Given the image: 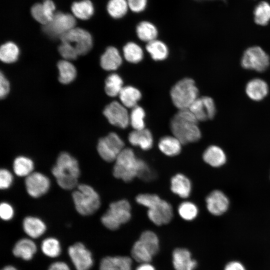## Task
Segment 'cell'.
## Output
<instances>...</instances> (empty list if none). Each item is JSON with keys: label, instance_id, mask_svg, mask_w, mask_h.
Masks as SVG:
<instances>
[{"label": "cell", "instance_id": "obj_25", "mask_svg": "<svg viewBox=\"0 0 270 270\" xmlns=\"http://www.w3.org/2000/svg\"><path fill=\"white\" fill-rule=\"evenodd\" d=\"M36 251V246L33 241L28 238H22L16 244L12 252L16 256L28 260L32 258Z\"/></svg>", "mask_w": 270, "mask_h": 270}, {"label": "cell", "instance_id": "obj_22", "mask_svg": "<svg viewBox=\"0 0 270 270\" xmlns=\"http://www.w3.org/2000/svg\"><path fill=\"white\" fill-rule=\"evenodd\" d=\"M267 84L260 78H254L249 81L246 87V92L252 100L259 101L264 98L268 94Z\"/></svg>", "mask_w": 270, "mask_h": 270}, {"label": "cell", "instance_id": "obj_41", "mask_svg": "<svg viewBox=\"0 0 270 270\" xmlns=\"http://www.w3.org/2000/svg\"><path fill=\"white\" fill-rule=\"evenodd\" d=\"M41 248L43 253L50 258L57 257L61 252L59 242L53 238L44 240L42 243Z\"/></svg>", "mask_w": 270, "mask_h": 270}, {"label": "cell", "instance_id": "obj_26", "mask_svg": "<svg viewBox=\"0 0 270 270\" xmlns=\"http://www.w3.org/2000/svg\"><path fill=\"white\" fill-rule=\"evenodd\" d=\"M182 142L175 136H166L159 140L158 146L164 154L172 156L178 154L182 150Z\"/></svg>", "mask_w": 270, "mask_h": 270}, {"label": "cell", "instance_id": "obj_3", "mask_svg": "<svg viewBox=\"0 0 270 270\" xmlns=\"http://www.w3.org/2000/svg\"><path fill=\"white\" fill-rule=\"evenodd\" d=\"M136 200L138 204L148 208V216L155 224H166L172 220L173 210L171 204L158 195L140 194L136 196Z\"/></svg>", "mask_w": 270, "mask_h": 270}, {"label": "cell", "instance_id": "obj_43", "mask_svg": "<svg viewBox=\"0 0 270 270\" xmlns=\"http://www.w3.org/2000/svg\"><path fill=\"white\" fill-rule=\"evenodd\" d=\"M58 50L60 54L67 60H75L78 56L75 48L66 42H62Z\"/></svg>", "mask_w": 270, "mask_h": 270}, {"label": "cell", "instance_id": "obj_54", "mask_svg": "<svg viewBox=\"0 0 270 270\" xmlns=\"http://www.w3.org/2000/svg\"><path fill=\"white\" fill-rule=\"evenodd\" d=\"M2 270H17L14 267L11 266H8L6 267H4L3 269Z\"/></svg>", "mask_w": 270, "mask_h": 270}, {"label": "cell", "instance_id": "obj_39", "mask_svg": "<svg viewBox=\"0 0 270 270\" xmlns=\"http://www.w3.org/2000/svg\"><path fill=\"white\" fill-rule=\"evenodd\" d=\"M139 240L147 248L152 256L156 254L159 249V241L156 234L150 230L143 232Z\"/></svg>", "mask_w": 270, "mask_h": 270}, {"label": "cell", "instance_id": "obj_49", "mask_svg": "<svg viewBox=\"0 0 270 270\" xmlns=\"http://www.w3.org/2000/svg\"><path fill=\"white\" fill-rule=\"evenodd\" d=\"M42 6L45 14L50 22L54 14L55 5L52 0H45L42 4Z\"/></svg>", "mask_w": 270, "mask_h": 270}, {"label": "cell", "instance_id": "obj_4", "mask_svg": "<svg viewBox=\"0 0 270 270\" xmlns=\"http://www.w3.org/2000/svg\"><path fill=\"white\" fill-rule=\"evenodd\" d=\"M72 196L76 209L81 215L92 214L100 207V200L98 193L88 184H78Z\"/></svg>", "mask_w": 270, "mask_h": 270}, {"label": "cell", "instance_id": "obj_46", "mask_svg": "<svg viewBox=\"0 0 270 270\" xmlns=\"http://www.w3.org/2000/svg\"><path fill=\"white\" fill-rule=\"evenodd\" d=\"M13 182V176L8 170L2 168L0 170V188L2 190L8 188Z\"/></svg>", "mask_w": 270, "mask_h": 270}, {"label": "cell", "instance_id": "obj_8", "mask_svg": "<svg viewBox=\"0 0 270 270\" xmlns=\"http://www.w3.org/2000/svg\"><path fill=\"white\" fill-rule=\"evenodd\" d=\"M124 143L115 132H110L100 138L97 144V150L100 156L106 162L115 161L120 152L124 148Z\"/></svg>", "mask_w": 270, "mask_h": 270}, {"label": "cell", "instance_id": "obj_18", "mask_svg": "<svg viewBox=\"0 0 270 270\" xmlns=\"http://www.w3.org/2000/svg\"><path fill=\"white\" fill-rule=\"evenodd\" d=\"M128 140L132 145L144 150L150 149L154 142L151 132L146 128L132 131L128 134Z\"/></svg>", "mask_w": 270, "mask_h": 270}, {"label": "cell", "instance_id": "obj_45", "mask_svg": "<svg viewBox=\"0 0 270 270\" xmlns=\"http://www.w3.org/2000/svg\"><path fill=\"white\" fill-rule=\"evenodd\" d=\"M31 14L33 18L44 26L49 23L42 6V4H36L31 8Z\"/></svg>", "mask_w": 270, "mask_h": 270}, {"label": "cell", "instance_id": "obj_6", "mask_svg": "<svg viewBox=\"0 0 270 270\" xmlns=\"http://www.w3.org/2000/svg\"><path fill=\"white\" fill-rule=\"evenodd\" d=\"M140 158L130 148H124L115 160L113 174L117 178L126 182L132 181L137 176Z\"/></svg>", "mask_w": 270, "mask_h": 270}, {"label": "cell", "instance_id": "obj_16", "mask_svg": "<svg viewBox=\"0 0 270 270\" xmlns=\"http://www.w3.org/2000/svg\"><path fill=\"white\" fill-rule=\"evenodd\" d=\"M206 208L212 214L220 216L228 209L229 200L226 195L222 191L214 190L206 198Z\"/></svg>", "mask_w": 270, "mask_h": 270}, {"label": "cell", "instance_id": "obj_51", "mask_svg": "<svg viewBox=\"0 0 270 270\" xmlns=\"http://www.w3.org/2000/svg\"><path fill=\"white\" fill-rule=\"evenodd\" d=\"M48 270H70L68 265L62 262H56L52 264Z\"/></svg>", "mask_w": 270, "mask_h": 270}, {"label": "cell", "instance_id": "obj_28", "mask_svg": "<svg viewBox=\"0 0 270 270\" xmlns=\"http://www.w3.org/2000/svg\"><path fill=\"white\" fill-rule=\"evenodd\" d=\"M34 163L30 158L20 156L14 159L13 162V170L14 174L20 177H26L33 172Z\"/></svg>", "mask_w": 270, "mask_h": 270}, {"label": "cell", "instance_id": "obj_47", "mask_svg": "<svg viewBox=\"0 0 270 270\" xmlns=\"http://www.w3.org/2000/svg\"><path fill=\"white\" fill-rule=\"evenodd\" d=\"M14 215L12 206L8 203L2 202L0 206V216L2 220H11Z\"/></svg>", "mask_w": 270, "mask_h": 270}, {"label": "cell", "instance_id": "obj_7", "mask_svg": "<svg viewBox=\"0 0 270 270\" xmlns=\"http://www.w3.org/2000/svg\"><path fill=\"white\" fill-rule=\"evenodd\" d=\"M131 206L126 200H120L110 204L109 208L101 218L102 224L108 229L116 230L129 221Z\"/></svg>", "mask_w": 270, "mask_h": 270}, {"label": "cell", "instance_id": "obj_2", "mask_svg": "<svg viewBox=\"0 0 270 270\" xmlns=\"http://www.w3.org/2000/svg\"><path fill=\"white\" fill-rule=\"evenodd\" d=\"M52 172L61 188L70 190L78 186L80 175L79 164L68 152H64L59 154Z\"/></svg>", "mask_w": 270, "mask_h": 270}, {"label": "cell", "instance_id": "obj_15", "mask_svg": "<svg viewBox=\"0 0 270 270\" xmlns=\"http://www.w3.org/2000/svg\"><path fill=\"white\" fill-rule=\"evenodd\" d=\"M188 110L198 121H205L214 118L216 108L214 100L209 96L197 98Z\"/></svg>", "mask_w": 270, "mask_h": 270}, {"label": "cell", "instance_id": "obj_30", "mask_svg": "<svg viewBox=\"0 0 270 270\" xmlns=\"http://www.w3.org/2000/svg\"><path fill=\"white\" fill-rule=\"evenodd\" d=\"M59 72V81L63 84L72 82L76 77V70L75 66L67 60H62L58 63Z\"/></svg>", "mask_w": 270, "mask_h": 270}, {"label": "cell", "instance_id": "obj_33", "mask_svg": "<svg viewBox=\"0 0 270 270\" xmlns=\"http://www.w3.org/2000/svg\"><path fill=\"white\" fill-rule=\"evenodd\" d=\"M124 58L128 62L136 64L140 62L144 58L142 48L134 42H128L123 48Z\"/></svg>", "mask_w": 270, "mask_h": 270}, {"label": "cell", "instance_id": "obj_5", "mask_svg": "<svg viewBox=\"0 0 270 270\" xmlns=\"http://www.w3.org/2000/svg\"><path fill=\"white\" fill-rule=\"evenodd\" d=\"M170 95L174 104L179 110L188 109L198 98V90L193 80L184 78L172 87Z\"/></svg>", "mask_w": 270, "mask_h": 270}, {"label": "cell", "instance_id": "obj_44", "mask_svg": "<svg viewBox=\"0 0 270 270\" xmlns=\"http://www.w3.org/2000/svg\"><path fill=\"white\" fill-rule=\"evenodd\" d=\"M137 176L144 180L148 181L154 178L155 174L148 164L144 160L140 159Z\"/></svg>", "mask_w": 270, "mask_h": 270}, {"label": "cell", "instance_id": "obj_13", "mask_svg": "<svg viewBox=\"0 0 270 270\" xmlns=\"http://www.w3.org/2000/svg\"><path fill=\"white\" fill-rule=\"evenodd\" d=\"M26 188L28 194L32 198H38L46 194L50 189V179L40 172H33L25 179Z\"/></svg>", "mask_w": 270, "mask_h": 270}, {"label": "cell", "instance_id": "obj_27", "mask_svg": "<svg viewBox=\"0 0 270 270\" xmlns=\"http://www.w3.org/2000/svg\"><path fill=\"white\" fill-rule=\"evenodd\" d=\"M118 96L121 103L126 108H132L137 106L142 98L140 92L130 86H124Z\"/></svg>", "mask_w": 270, "mask_h": 270}, {"label": "cell", "instance_id": "obj_19", "mask_svg": "<svg viewBox=\"0 0 270 270\" xmlns=\"http://www.w3.org/2000/svg\"><path fill=\"white\" fill-rule=\"evenodd\" d=\"M132 264L128 256H106L102 260L100 270H132Z\"/></svg>", "mask_w": 270, "mask_h": 270}, {"label": "cell", "instance_id": "obj_29", "mask_svg": "<svg viewBox=\"0 0 270 270\" xmlns=\"http://www.w3.org/2000/svg\"><path fill=\"white\" fill-rule=\"evenodd\" d=\"M146 50L154 60H162L168 54V50L166 45L162 42L154 40L146 45Z\"/></svg>", "mask_w": 270, "mask_h": 270}, {"label": "cell", "instance_id": "obj_17", "mask_svg": "<svg viewBox=\"0 0 270 270\" xmlns=\"http://www.w3.org/2000/svg\"><path fill=\"white\" fill-rule=\"evenodd\" d=\"M172 263L175 270H194L196 266V262L192 259L190 252L182 248L173 252Z\"/></svg>", "mask_w": 270, "mask_h": 270}, {"label": "cell", "instance_id": "obj_14", "mask_svg": "<svg viewBox=\"0 0 270 270\" xmlns=\"http://www.w3.org/2000/svg\"><path fill=\"white\" fill-rule=\"evenodd\" d=\"M69 256L76 270H89L93 264L91 252L81 242L69 247Z\"/></svg>", "mask_w": 270, "mask_h": 270}, {"label": "cell", "instance_id": "obj_21", "mask_svg": "<svg viewBox=\"0 0 270 270\" xmlns=\"http://www.w3.org/2000/svg\"><path fill=\"white\" fill-rule=\"evenodd\" d=\"M122 62V58L117 48L108 47L101 56L100 63L102 68L106 70H114L118 68Z\"/></svg>", "mask_w": 270, "mask_h": 270}, {"label": "cell", "instance_id": "obj_50", "mask_svg": "<svg viewBox=\"0 0 270 270\" xmlns=\"http://www.w3.org/2000/svg\"><path fill=\"white\" fill-rule=\"evenodd\" d=\"M10 84L4 75L1 72L0 76V96L4 98L10 91Z\"/></svg>", "mask_w": 270, "mask_h": 270}, {"label": "cell", "instance_id": "obj_10", "mask_svg": "<svg viewBox=\"0 0 270 270\" xmlns=\"http://www.w3.org/2000/svg\"><path fill=\"white\" fill-rule=\"evenodd\" d=\"M269 64V56L261 48L258 46L246 49L241 59L242 68L258 72L266 70Z\"/></svg>", "mask_w": 270, "mask_h": 270}, {"label": "cell", "instance_id": "obj_23", "mask_svg": "<svg viewBox=\"0 0 270 270\" xmlns=\"http://www.w3.org/2000/svg\"><path fill=\"white\" fill-rule=\"evenodd\" d=\"M22 226L26 234L34 238L41 236L46 230L44 222L40 218L32 216L24 218Z\"/></svg>", "mask_w": 270, "mask_h": 270}, {"label": "cell", "instance_id": "obj_34", "mask_svg": "<svg viewBox=\"0 0 270 270\" xmlns=\"http://www.w3.org/2000/svg\"><path fill=\"white\" fill-rule=\"evenodd\" d=\"M123 88V80L116 74H110L106 80L105 91L110 96L114 97L119 95Z\"/></svg>", "mask_w": 270, "mask_h": 270}, {"label": "cell", "instance_id": "obj_42", "mask_svg": "<svg viewBox=\"0 0 270 270\" xmlns=\"http://www.w3.org/2000/svg\"><path fill=\"white\" fill-rule=\"evenodd\" d=\"M178 212L180 216L184 220H192L198 214L196 206L190 202H184L178 207Z\"/></svg>", "mask_w": 270, "mask_h": 270}, {"label": "cell", "instance_id": "obj_31", "mask_svg": "<svg viewBox=\"0 0 270 270\" xmlns=\"http://www.w3.org/2000/svg\"><path fill=\"white\" fill-rule=\"evenodd\" d=\"M136 32L140 40L147 42L156 40L158 36L156 27L151 22L146 21L138 24L136 28Z\"/></svg>", "mask_w": 270, "mask_h": 270}, {"label": "cell", "instance_id": "obj_38", "mask_svg": "<svg viewBox=\"0 0 270 270\" xmlns=\"http://www.w3.org/2000/svg\"><path fill=\"white\" fill-rule=\"evenodd\" d=\"M145 112L140 106H136L133 108L130 114V124L134 130L145 128Z\"/></svg>", "mask_w": 270, "mask_h": 270}, {"label": "cell", "instance_id": "obj_53", "mask_svg": "<svg viewBox=\"0 0 270 270\" xmlns=\"http://www.w3.org/2000/svg\"><path fill=\"white\" fill-rule=\"evenodd\" d=\"M136 270H155V268L148 263H142L136 268Z\"/></svg>", "mask_w": 270, "mask_h": 270}, {"label": "cell", "instance_id": "obj_24", "mask_svg": "<svg viewBox=\"0 0 270 270\" xmlns=\"http://www.w3.org/2000/svg\"><path fill=\"white\" fill-rule=\"evenodd\" d=\"M202 158L206 163L215 168L224 165L226 159L224 150L217 146H208L204 150Z\"/></svg>", "mask_w": 270, "mask_h": 270}, {"label": "cell", "instance_id": "obj_37", "mask_svg": "<svg viewBox=\"0 0 270 270\" xmlns=\"http://www.w3.org/2000/svg\"><path fill=\"white\" fill-rule=\"evenodd\" d=\"M127 0H110L107 5L109 14L114 18L124 16L128 10Z\"/></svg>", "mask_w": 270, "mask_h": 270}, {"label": "cell", "instance_id": "obj_11", "mask_svg": "<svg viewBox=\"0 0 270 270\" xmlns=\"http://www.w3.org/2000/svg\"><path fill=\"white\" fill-rule=\"evenodd\" d=\"M62 42L70 44L76 50L78 55L86 54L92 46V39L86 30L74 28L60 38Z\"/></svg>", "mask_w": 270, "mask_h": 270}, {"label": "cell", "instance_id": "obj_48", "mask_svg": "<svg viewBox=\"0 0 270 270\" xmlns=\"http://www.w3.org/2000/svg\"><path fill=\"white\" fill-rule=\"evenodd\" d=\"M128 8L135 12L144 10L146 6L147 0H127Z\"/></svg>", "mask_w": 270, "mask_h": 270}, {"label": "cell", "instance_id": "obj_32", "mask_svg": "<svg viewBox=\"0 0 270 270\" xmlns=\"http://www.w3.org/2000/svg\"><path fill=\"white\" fill-rule=\"evenodd\" d=\"M74 16L78 18L85 20L90 18L94 13V6L89 0L74 2L72 6Z\"/></svg>", "mask_w": 270, "mask_h": 270}, {"label": "cell", "instance_id": "obj_12", "mask_svg": "<svg viewBox=\"0 0 270 270\" xmlns=\"http://www.w3.org/2000/svg\"><path fill=\"white\" fill-rule=\"evenodd\" d=\"M104 114L110 124L119 128H126L130 124V114L126 108L117 101L107 105Z\"/></svg>", "mask_w": 270, "mask_h": 270}, {"label": "cell", "instance_id": "obj_52", "mask_svg": "<svg viewBox=\"0 0 270 270\" xmlns=\"http://www.w3.org/2000/svg\"><path fill=\"white\" fill-rule=\"evenodd\" d=\"M224 270H246L244 266L240 262L234 261L228 263Z\"/></svg>", "mask_w": 270, "mask_h": 270}, {"label": "cell", "instance_id": "obj_40", "mask_svg": "<svg viewBox=\"0 0 270 270\" xmlns=\"http://www.w3.org/2000/svg\"><path fill=\"white\" fill-rule=\"evenodd\" d=\"M254 21L256 24L265 26L270 20V5L266 2L260 3L254 12Z\"/></svg>", "mask_w": 270, "mask_h": 270}, {"label": "cell", "instance_id": "obj_1", "mask_svg": "<svg viewBox=\"0 0 270 270\" xmlns=\"http://www.w3.org/2000/svg\"><path fill=\"white\" fill-rule=\"evenodd\" d=\"M198 122L188 109L180 110L172 118L170 130L182 144L196 142L201 138Z\"/></svg>", "mask_w": 270, "mask_h": 270}, {"label": "cell", "instance_id": "obj_36", "mask_svg": "<svg viewBox=\"0 0 270 270\" xmlns=\"http://www.w3.org/2000/svg\"><path fill=\"white\" fill-rule=\"evenodd\" d=\"M132 256L136 261L142 264L148 263L153 256L140 240L134 244L132 249Z\"/></svg>", "mask_w": 270, "mask_h": 270}, {"label": "cell", "instance_id": "obj_20", "mask_svg": "<svg viewBox=\"0 0 270 270\" xmlns=\"http://www.w3.org/2000/svg\"><path fill=\"white\" fill-rule=\"evenodd\" d=\"M170 190L182 198H188L192 190V184L189 178L182 174L173 176L170 180Z\"/></svg>", "mask_w": 270, "mask_h": 270}, {"label": "cell", "instance_id": "obj_35", "mask_svg": "<svg viewBox=\"0 0 270 270\" xmlns=\"http://www.w3.org/2000/svg\"><path fill=\"white\" fill-rule=\"evenodd\" d=\"M20 50L17 45L12 42H7L2 44L0 48V58L6 63H12L18 58Z\"/></svg>", "mask_w": 270, "mask_h": 270}, {"label": "cell", "instance_id": "obj_9", "mask_svg": "<svg viewBox=\"0 0 270 270\" xmlns=\"http://www.w3.org/2000/svg\"><path fill=\"white\" fill-rule=\"evenodd\" d=\"M76 20L70 14L54 13L52 20L44 26L43 30L51 38H60L63 34L75 28Z\"/></svg>", "mask_w": 270, "mask_h": 270}]
</instances>
